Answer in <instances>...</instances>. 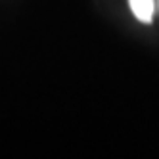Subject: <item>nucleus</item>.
Masks as SVG:
<instances>
[{
	"mask_svg": "<svg viewBox=\"0 0 159 159\" xmlns=\"http://www.w3.org/2000/svg\"><path fill=\"white\" fill-rule=\"evenodd\" d=\"M134 17L142 23H152L155 14V0H129Z\"/></svg>",
	"mask_w": 159,
	"mask_h": 159,
	"instance_id": "1",
	"label": "nucleus"
},
{
	"mask_svg": "<svg viewBox=\"0 0 159 159\" xmlns=\"http://www.w3.org/2000/svg\"><path fill=\"white\" fill-rule=\"evenodd\" d=\"M157 6H159V0H157Z\"/></svg>",
	"mask_w": 159,
	"mask_h": 159,
	"instance_id": "2",
	"label": "nucleus"
}]
</instances>
